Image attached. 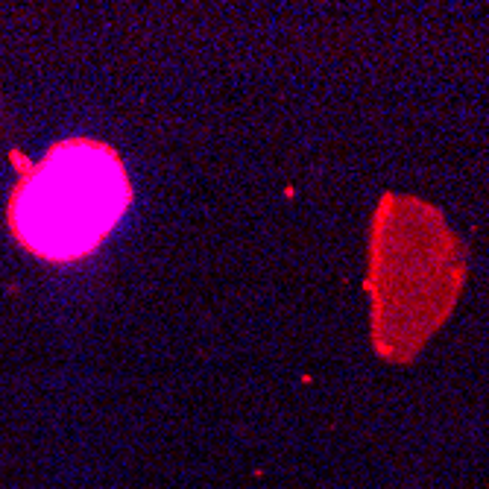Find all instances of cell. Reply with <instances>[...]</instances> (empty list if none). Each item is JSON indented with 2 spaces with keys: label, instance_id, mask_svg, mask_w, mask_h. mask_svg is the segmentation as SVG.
Segmentation results:
<instances>
[{
  "label": "cell",
  "instance_id": "obj_1",
  "mask_svg": "<svg viewBox=\"0 0 489 489\" xmlns=\"http://www.w3.org/2000/svg\"><path fill=\"white\" fill-rule=\"evenodd\" d=\"M129 202L120 159L94 141L56 144L15 188L9 223L18 240L41 258L88 255L111 231Z\"/></svg>",
  "mask_w": 489,
  "mask_h": 489
}]
</instances>
